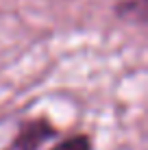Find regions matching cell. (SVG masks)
<instances>
[{"label":"cell","instance_id":"obj_1","mask_svg":"<svg viewBox=\"0 0 148 150\" xmlns=\"http://www.w3.org/2000/svg\"><path fill=\"white\" fill-rule=\"evenodd\" d=\"M55 135H57V128L48 120H44V117L30 120V122H24L22 126H20L18 135L13 137L11 146L7 150H39Z\"/></svg>","mask_w":148,"mask_h":150},{"label":"cell","instance_id":"obj_2","mask_svg":"<svg viewBox=\"0 0 148 150\" xmlns=\"http://www.w3.org/2000/svg\"><path fill=\"white\" fill-rule=\"evenodd\" d=\"M115 13L124 20H133L137 24H146V0H122L115 7Z\"/></svg>","mask_w":148,"mask_h":150},{"label":"cell","instance_id":"obj_3","mask_svg":"<svg viewBox=\"0 0 148 150\" xmlns=\"http://www.w3.org/2000/svg\"><path fill=\"white\" fill-rule=\"evenodd\" d=\"M52 150H94L89 135H72L63 142H59Z\"/></svg>","mask_w":148,"mask_h":150}]
</instances>
